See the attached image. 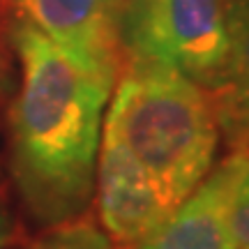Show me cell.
<instances>
[{
	"mask_svg": "<svg viewBox=\"0 0 249 249\" xmlns=\"http://www.w3.org/2000/svg\"><path fill=\"white\" fill-rule=\"evenodd\" d=\"M231 249H249V173L235 194L231 213Z\"/></svg>",
	"mask_w": 249,
	"mask_h": 249,
	"instance_id": "9c48e42d",
	"label": "cell"
},
{
	"mask_svg": "<svg viewBox=\"0 0 249 249\" xmlns=\"http://www.w3.org/2000/svg\"><path fill=\"white\" fill-rule=\"evenodd\" d=\"M26 21L79 58L118 70L123 0H7Z\"/></svg>",
	"mask_w": 249,
	"mask_h": 249,
	"instance_id": "8992f818",
	"label": "cell"
},
{
	"mask_svg": "<svg viewBox=\"0 0 249 249\" xmlns=\"http://www.w3.org/2000/svg\"><path fill=\"white\" fill-rule=\"evenodd\" d=\"M21 86L9 111L12 176L44 229L74 222L95 196L104 116L118 70L79 58L18 18Z\"/></svg>",
	"mask_w": 249,
	"mask_h": 249,
	"instance_id": "6da1fadb",
	"label": "cell"
},
{
	"mask_svg": "<svg viewBox=\"0 0 249 249\" xmlns=\"http://www.w3.org/2000/svg\"><path fill=\"white\" fill-rule=\"evenodd\" d=\"M249 173V148L210 169L171 217L136 249H231L235 194Z\"/></svg>",
	"mask_w": 249,
	"mask_h": 249,
	"instance_id": "277c9868",
	"label": "cell"
},
{
	"mask_svg": "<svg viewBox=\"0 0 249 249\" xmlns=\"http://www.w3.org/2000/svg\"><path fill=\"white\" fill-rule=\"evenodd\" d=\"M95 192L104 233L124 247L148 240L173 213L132 157L107 136L99 143Z\"/></svg>",
	"mask_w": 249,
	"mask_h": 249,
	"instance_id": "5b68a950",
	"label": "cell"
},
{
	"mask_svg": "<svg viewBox=\"0 0 249 249\" xmlns=\"http://www.w3.org/2000/svg\"><path fill=\"white\" fill-rule=\"evenodd\" d=\"M23 249H118V245L95 224L74 219L49 229L46 235Z\"/></svg>",
	"mask_w": 249,
	"mask_h": 249,
	"instance_id": "ba28073f",
	"label": "cell"
},
{
	"mask_svg": "<svg viewBox=\"0 0 249 249\" xmlns=\"http://www.w3.org/2000/svg\"><path fill=\"white\" fill-rule=\"evenodd\" d=\"M118 46L166 62L210 90L229 51L226 0H123Z\"/></svg>",
	"mask_w": 249,
	"mask_h": 249,
	"instance_id": "3957f363",
	"label": "cell"
},
{
	"mask_svg": "<svg viewBox=\"0 0 249 249\" xmlns=\"http://www.w3.org/2000/svg\"><path fill=\"white\" fill-rule=\"evenodd\" d=\"M14 219L9 217L7 208L0 203V249H7L14 240Z\"/></svg>",
	"mask_w": 249,
	"mask_h": 249,
	"instance_id": "30bf717a",
	"label": "cell"
},
{
	"mask_svg": "<svg viewBox=\"0 0 249 249\" xmlns=\"http://www.w3.org/2000/svg\"><path fill=\"white\" fill-rule=\"evenodd\" d=\"M102 136L116 141L176 210L214 166L219 123L205 88L166 62L129 55Z\"/></svg>",
	"mask_w": 249,
	"mask_h": 249,
	"instance_id": "7a4b0ae2",
	"label": "cell"
},
{
	"mask_svg": "<svg viewBox=\"0 0 249 249\" xmlns=\"http://www.w3.org/2000/svg\"><path fill=\"white\" fill-rule=\"evenodd\" d=\"M229 51L210 92L219 129L238 148H249V0H226Z\"/></svg>",
	"mask_w": 249,
	"mask_h": 249,
	"instance_id": "52a82bcc",
	"label": "cell"
}]
</instances>
